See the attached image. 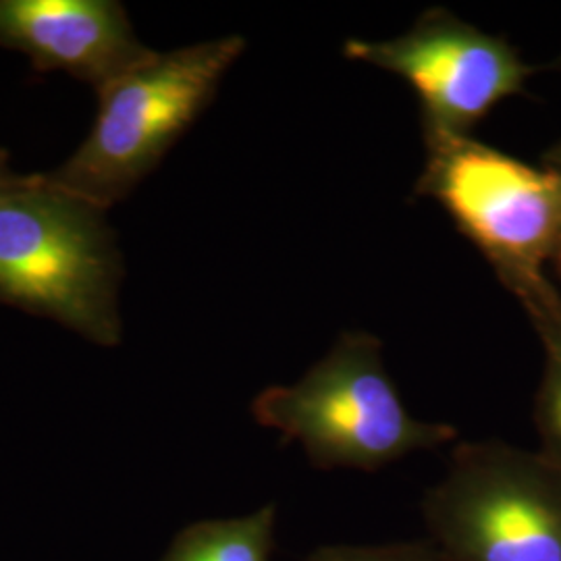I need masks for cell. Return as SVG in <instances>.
I'll use <instances>...</instances> for the list:
<instances>
[{"instance_id":"obj_1","label":"cell","mask_w":561,"mask_h":561,"mask_svg":"<svg viewBox=\"0 0 561 561\" xmlns=\"http://www.w3.org/2000/svg\"><path fill=\"white\" fill-rule=\"evenodd\" d=\"M252 416L285 443H298L321 470L377 472L414 454L458 439L447 422L414 419L382 360V343L345 331L300 379L266 387Z\"/></svg>"},{"instance_id":"obj_2","label":"cell","mask_w":561,"mask_h":561,"mask_svg":"<svg viewBox=\"0 0 561 561\" xmlns=\"http://www.w3.org/2000/svg\"><path fill=\"white\" fill-rule=\"evenodd\" d=\"M123 259L104 210L41 175L0 201V304L121 341Z\"/></svg>"},{"instance_id":"obj_3","label":"cell","mask_w":561,"mask_h":561,"mask_svg":"<svg viewBox=\"0 0 561 561\" xmlns=\"http://www.w3.org/2000/svg\"><path fill=\"white\" fill-rule=\"evenodd\" d=\"M243 50L241 36H225L154 53L96 92L99 111L88 138L44 178L106 213L201 117Z\"/></svg>"},{"instance_id":"obj_4","label":"cell","mask_w":561,"mask_h":561,"mask_svg":"<svg viewBox=\"0 0 561 561\" xmlns=\"http://www.w3.org/2000/svg\"><path fill=\"white\" fill-rule=\"evenodd\" d=\"M421 512L447 561H561V466L542 451L460 443Z\"/></svg>"},{"instance_id":"obj_5","label":"cell","mask_w":561,"mask_h":561,"mask_svg":"<svg viewBox=\"0 0 561 561\" xmlns=\"http://www.w3.org/2000/svg\"><path fill=\"white\" fill-rule=\"evenodd\" d=\"M416 192L447 217L518 296L539 287L561 222V173L470 136L431 138Z\"/></svg>"},{"instance_id":"obj_6","label":"cell","mask_w":561,"mask_h":561,"mask_svg":"<svg viewBox=\"0 0 561 561\" xmlns=\"http://www.w3.org/2000/svg\"><path fill=\"white\" fill-rule=\"evenodd\" d=\"M343 53L410 83L421 104L424 140L470 136L477 123L518 94L535 73L510 42L442 7L422 13L398 38H352Z\"/></svg>"},{"instance_id":"obj_7","label":"cell","mask_w":561,"mask_h":561,"mask_svg":"<svg viewBox=\"0 0 561 561\" xmlns=\"http://www.w3.org/2000/svg\"><path fill=\"white\" fill-rule=\"evenodd\" d=\"M0 46L96 92L154 55L117 0H0Z\"/></svg>"},{"instance_id":"obj_8","label":"cell","mask_w":561,"mask_h":561,"mask_svg":"<svg viewBox=\"0 0 561 561\" xmlns=\"http://www.w3.org/2000/svg\"><path fill=\"white\" fill-rule=\"evenodd\" d=\"M275 526L273 503L238 518L194 522L181 528L161 561H271Z\"/></svg>"},{"instance_id":"obj_9","label":"cell","mask_w":561,"mask_h":561,"mask_svg":"<svg viewBox=\"0 0 561 561\" xmlns=\"http://www.w3.org/2000/svg\"><path fill=\"white\" fill-rule=\"evenodd\" d=\"M545 345V373L535 401L542 454L561 466V300L545 283L522 296Z\"/></svg>"},{"instance_id":"obj_10","label":"cell","mask_w":561,"mask_h":561,"mask_svg":"<svg viewBox=\"0 0 561 561\" xmlns=\"http://www.w3.org/2000/svg\"><path fill=\"white\" fill-rule=\"evenodd\" d=\"M306 561H447L431 541L379 542V545H321Z\"/></svg>"},{"instance_id":"obj_11","label":"cell","mask_w":561,"mask_h":561,"mask_svg":"<svg viewBox=\"0 0 561 561\" xmlns=\"http://www.w3.org/2000/svg\"><path fill=\"white\" fill-rule=\"evenodd\" d=\"M27 180H30V175H21V173L11 169L9 154L0 148V201L21 190L27 183Z\"/></svg>"},{"instance_id":"obj_12","label":"cell","mask_w":561,"mask_h":561,"mask_svg":"<svg viewBox=\"0 0 561 561\" xmlns=\"http://www.w3.org/2000/svg\"><path fill=\"white\" fill-rule=\"evenodd\" d=\"M549 162V169H556V171H560L561 173V146H558L553 152H551V157L547 159Z\"/></svg>"},{"instance_id":"obj_13","label":"cell","mask_w":561,"mask_h":561,"mask_svg":"<svg viewBox=\"0 0 561 561\" xmlns=\"http://www.w3.org/2000/svg\"><path fill=\"white\" fill-rule=\"evenodd\" d=\"M551 261H556V264H558V268H560L561 273V222L560 231H558V240H556V248H553V256H551Z\"/></svg>"}]
</instances>
